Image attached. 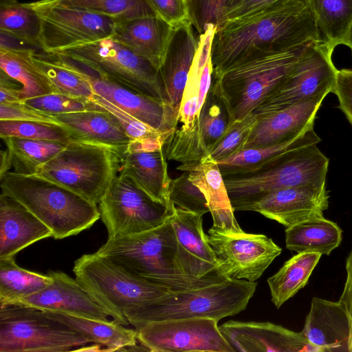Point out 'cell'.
I'll return each mask as SVG.
<instances>
[{
  "instance_id": "6da1fadb",
  "label": "cell",
  "mask_w": 352,
  "mask_h": 352,
  "mask_svg": "<svg viewBox=\"0 0 352 352\" xmlns=\"http://www.w3.org/2000/svg\"><path fill=\"white\" fill-rule=\"evenodd\" d=\"M322 41L311 5L271 9L217 28L212 43L213 78L253 56Z\"/></svg>"
},
{
  "instance_id": "7a4b0ae2",
  "label": "cell",
  "mask_w": 352,
  "mask_h": 352,
  "mask_svg": "<svg viewBox=\"0 0 352 352\" xmlns=\"http://www.w3.org/2000/svg\"><path fill=\"white\" fill-rule=\"evenodd\" d=\"M172 215L150 230L107 239L96 252L134 275L173 292L199 288L228 278L218 271L201 278L186 276L179 271Z\"/></svg>"
},
{
  "instance_id": "3957f363",
  "label": "cell",
  "mask_w": 352,
  "mask_h": 352,
  "mask_svg": "<svg viewBox=\"0 0 352 352\" xmlns=\"http://www.w3.org/2000/svg\"><path fill=\"white\" fill-rule=\"evenodd\" d=\"M1 192L12 197L62 239L91 228L100 218L98 205L70 190L36 174L6 173Z\"/></svg>"
},
{
  "instance_id": "277c9868",
  "label": "cell",
  "mask_w": 352,
  "mask_h": 352,
  "mask_svg": "<svg viewBox=\"0 0 352 352\" xmlns=\"http://www.w3.org/2000/svg\"><path fill=\"white\" fill-rule=\"evenodd\" d=\"M257 283L228 278L204 287L170 291L125 312L135 327L149 322L186 318H212L218 322L245 310Z\"/></svg>"
},
{
  "instance_id": "5b68a950",
  "label": "cell",
  "mask_w": 352,
  "mask_h": 352,
  "mask_svg": "<svg viewBox=\"0 0 352 352\" xmlns=\"http://www.w3.org/2000/svg\"><path fill=\"white\" fill-rule=\"evenodd\" d=\"M75 278L109 311L112 320L129 324L125 312L159 298L169 289L138 277L96 252L74 262Z\"/></svg>"
},
{
  "instance_id": "8992f818",
  "label": "cell",
  "mask_w": 352,
  "mask_h": 352,
  "mask_svg": "<svg viewBox=\"0 0 352 352\" xmlns=\"http://www.w3.org/2000/svg\"><path fill=\"white\" fill-rule=\"evenodd\" d=\"M121 155L107 146L70 141L36 175L98 205L120 170Z\"/></svg>"
},
{
  "instance_id": "52a82bcc",
  "label": "cell",
  "mask_w": 352,
  "mask_h": 352,
  "mask_svg": "<svg viewBox=\"0 0 352 352\" xmlns=\"http://www.w3.org/2000/svg\"><path fill=\"white\" fill-rule=\"evenodd\" d=\"M308 44L293 50L253 56L214 78L227 101L232 122L253 112L285 78Z\"/></svg>"
},
{
  "instance_id": "ba28073f",
  "label": "cell",
  "mask_w": 352,
  "mask_h": 352,
  "mask_svg": "<svg viewBox=\"0 0 352 352\" xmlns=\"http://www.w3.org/2000/svg\"><path fill=\"white\" fill-rule=\"evenodd\" d=\"M329 159L317 144L293 149L261 171L223 177L234 211L250 201L282 188L326 182Z\"/></svg>"
},
{
  "instance_id": "9c48e42d",
  "label": "cell",
  "mask_w": 352,
  "mask_h": 352,
  "mask_svg": "<svg viewBox=\"0 0 352 352\" xmlns=\"http://www.w3.org/2000/svg\"><path fill=\"white\" fill-rule=\"evenodd\" d=\"M92 342L44 311L0 307V352H66Z\"/></svg>"
},
{
  "instance_id": "30bf717a",
  "label": "cell",
  "mask_w": 352,
  "mask_h": 352,
  "mask_svg": "<svg viewBox=\"0 0 352 352\" xmlns=\"http://www.w3.org/2000/svg\"><path fill=\"white\" fill-rule=\"evenodd\" d=\"M52 53L67 56L101 76L165 102L158 70L111 36Z\"/></svg>"
},
{
  "instance_id": "8fae6325",
  "label": "cell",
  "mask_w": 352,
  "mask_h": 352,
  "mask_svg": "<svg viewBox=\"0 0 352 352\" xmlns=\"http://www.w3.org/2000/svg\"><path fill=\"white\" fill-rule=\"evenodd\" d=\"M100 219L108 239L144 232L158 227L173 214L175 206L157 201L121 171L99 203Z\"/></svg>"
},
{
  "instance_id": "7c38bea8",
  "label": "cell",
  "mask_w": 352,
  "mask_h": 352,
  "mask_svg": "<svg viewBox=\"0 0 352 352\" xmlns=\"http://www.w3.org/2000/svg\"><path fill=\"white\" fill-rule=\"evenodd\" d=\"M334 47L322 41L309 43L285 78L253 113L263 117L320 96L333 92L338 69L332 61Z\"/></svg>"
},
{
  "instance_id": "4fadbf2b",
  "label": "cell",
  "mask_w": 352,
  "mask_h": 352,
  "mask_svg": "<svg viewBox=\"0 0 352 352\" xmlns=\"http://www.w3.org/2000/svg\"><path fill=\"white\" fill-rule=\"evenodd\" d=\"M207 238L219 261L218 272L226 278L256 282L282 251L265 234L230 232L214 226Z\"/></svg>"
},
{
  "instance_id": "5bb4252c",
  "label": "cell",
  "mask_w": 352,
  "mask_h": 352,
  "mask_svg": "<svg viewBox=\"0 0 352 352\" xmlns=\"http://www.w3.org/2000/svg\"><path fill=\"white\" fill-rule=\"evenodd\" d=\"M141 345L153 352H234L212 318L149 322L134 327Z\"/></svg>"
},
{
  "instance_id": "9a60e30c",
  "label": "cell",
  "mask_w": 352,
  "mask_h": 352,
  "mask_svg": "<svg viewBox=\"0 0 352 352\" xmlns=\"http://www.w3.org/2000/svg\"><path fill=\"white\" fill-rule=\"evenodd\" d=\"M33 10L40 21V48L46 53L110 37L116 23L102 15L62 6Z\"/></svg>"
},
{
  "instance_id": "2e32d148",
  "label": "cell",
  "mask_w": 352,
  "mask_h": 352,
  "mask_svg": "<svg viewBox=\"0 0 352 352\" xmlns=\"http://www.w3.org/2000/svg\"><path fill=\"white\" fill-rule=\"evenodd\" d=\"M59 55L89 82L94 94L163 133L170 135L177 127L178 114L165 102L131 89L79 62Z\"/></svg>"
},
{
  "instance_id": "e0dca14e",
  "label": "cell",
  "mask_w": 352,
  "mask_h": 352,
  "mask_svg": "<svg viewBox=\"0 0 352 352\" xmlns=\"http://www.w3.org/2000/svg\"><path fill=\"white\" fill-rule=\"evenodd\" d=\"M326 182L279 189L240 206L236 211H254L285 228L314 217H324L329 206Z\"/></svg>"
},
{
  "instance_id": "ac0fdd59",
  "label": "cell",
  "mask_w": 352,
  "mask_h": 352,
  "mask_svg": "<svg viewBox=\"0 0 352 352\" xmlns=\"http://www.w3.org/2000/svg\"><path fill=\"white\" fill-rule=\"evenodd\" d=\"M47 274L53 279L50 285L10 305L31 307L103 322L111 320L106 308L76 278L60 271H50Z\"/></svg>"
},
{
  "instance_id": "d6986e66",
  "label": "cell",
  "mask_w": 352,
  "mask_h": 352,
  "mask_svg": "<svg viewBox=\"0 0 352 352\" xmlns=\"http://www.w3.org/2000/svg\"><path fill=\"white\" fill-rule=\"evenodd\" d=\"M219 327L234 351L319 352L302 332L269 322L230 320Z\"/></svg>"
},
{
  "instance_id": "ffe728a7",
  "label": "cell",
  "mask_w": 352,
  "mask_h": 352,
  "mask_svg": "<svg viewBox=\"0 0 352 352\" xmlns=\"http://www.w3.org/2000/svg\"><path fill=\"white\" fill-rule=\"evenodd\" d=\"M166 140L131 141L121 155L120 171L129 176L141 189L157 201L170 206L168 173L164 152Z\"/></svg>"
},
{
  "instance_id": "44dd1931",
  "label": "cell",
  "mask_w": 352,
  "mask_h": 352,
  "mask_svg": "<svg viewBox=\"0 0 352 352\" xmlns=\"http://www.w3.org/2000/svg\"><path fill=\"white\" fill-rule=\"evenodd\" d=\"M171 223L176 237V262L179 271L195 278L218 271L219 261L204 231L202 215L175 206Z\"/></svg>"
},
{
  "instance_id": "7402d4cb",
  "label": "cell",
  "mask_w": 352,
  "mask_h": 352,
  "mask_svg": "<svg viewBox=\"0 0 352 352\" xmlns=\"http://www.w3.org/2000/svg\"><path fill=\"white\" fill-rule=\"evenodd\" d=\"M194 27L190 21L173 27L159 76L163 98L179 116V107L198 46Z\"/></svg>"
},
{
  "instance_id": "603a6c76",
  "label": "cell",
  "mask_w": 352,
  "mask_h": 352,
  "mask_svg": "<svg viewBox=\"0 0 352 352\" xmlns=\"http://www.w3.org/2000/svg\"><path fill=\"white\" fill-rule=\"evenodd\" d=\"M325 97L320 96L258 117L245 149L272 145L297 137L314 125L316 113Z\"/></svg>"
},
{
  "instance_id": "cb8c5ba5",
  "label": "cell",
  "mask_w": 352,
  "mask_h": 352,
  "mask_svg": "<svg viewBox=\"0 0 352 352\" xmlns=\"http://www.w3.org/2000/svg\"><path fill=\"white\" fill-rule=\"evenodd\" d=\"M301 332L319 352L349 351V317L339 301L313 298Z\"/></svg>"
},
{
  "instance_id": "d4e9b609",
  "label": "cell",
  "mask_w": 352,
  "mask_h": 352,
  "mask_svg": "<svg viewBox=\"0 0 352 352\" xmlns=\"http://www.w3.org/2000/svg\"><path fill=\"white\" fill-rule=\"evenodd\" d=\"M172 30L173 27L159 16H148L116 23L111 38L159 71Z\"/></svg>"
},
{
  "instance_id": "484cf974",
  "label": "cell",
  "mask_w": 352,
  "mask_h": 352,
  "mask_svg": "<svg viewBox=\"0 0 352 352\" xmlns=\"http://www.w3.org/2000/svg\"><path fill=\"white\" fill-rule=\"evenodd\" d=\"M52 237L50 229L19 201L0 195V258L14 256L41 239Z\"/></svg>"
},
{
  "instance_id": "4316f807",
  "label": "cell",
  "mask_w": 352,
  "mask_h": 352,
  "mask_svg": "<svg viewBox=\"0 0 352 352\" xmlns=\"http://www.w3.org/2000/svg\"><path fill=\"white\" fill-rule=\"evenodd\" d=\"M217 27L210 26L199 34L198 46L184 88L178 116L179 127L192 130L199 118L201 109L213 79L212 43Z\"/></svg>"
},
{
  "instance_id": "83f0119b",
  "label": "cell",
  "mask_w": 352,
  "mask_h": 352,
  "mask_svg": "<svg viewBox=\"0 0 352 352\" xmlns=\"http://www.w3.org/2000/svg\"><path fill=\"white\" fill-rule=\"evenodd\" d=\"M53 116L70 131L72 141L107 146L120 155L131 142L116 118L101 107L98 110Z\"/></svg>"
},
{
  "instance_id": "f1b7e54d",
  "label": "cell",
  "mask_w": 352,
  "mask_h": 352,
  "mask_svg": "<svg viewBox=\"0 0 352 352\" xmlns=\"http://www.w3.org/2000/svg\"><path fill=\"white\" fill-rule=\"evenodd\" d=\"M177 169L188 173L190 180L204 195L215 227L230 232L243 231L234 216L223 177L217 162L210 155L192 164H181Z\"/></svg>"
},
{
  "instance_id": "f546056e",
  "label": "cell",
  "mask_w": 352,
  "mask_h": 352,
  "mask_svg": "<svg viewBox=\"0 0 352 352\" xmlns=\"http://www.w3.org/2000/svg\"><path fill=\"white\" fill-rule=\"evenodd\" d=\"M314 126L311 125L297 137L287 141L245 148L229 158L217 162L223 177L261 171L293 149L317 144L320 142V138L315 132Z\"/></svg>"
},
{
  "instance_id": "4dcf8cb0",
  "label": "cell",
  "mask_w": 352,
  "mask_h": 352,
  "mask_svg": "<svg viewBox=\"0 0 352 352\" xmlns=\"http://www.w3.org/2000/svg\"><path fill=\"white\" fill-rule=\"evenodd\" d=\"M285 245L290 251L329 255L342 240L339 226L324 217H314L285 229Z\"/></svg>"
},
{
  "instance_id": "1f68e13d",
  "label": "cell",
  "mask_w": 352,
  "mask_h": 352,
  "mask_svg": "<svg viewBox=\"0 0 352 352\" xmlns=\"http://www.w3.org/2000/svg\"><path fill=\"white\" fill-rule=\"evenodd\" d=\"M36 49H0V69L17 80L22 88L20 100L53 93H60L47 75L35 63Z\"/></svg>"
},
{
  "instance_id": "d6a6232c",
  "label": "cell",
  "mask_w": 352,
  "mask_h": 352,
  "mask_svg": "<svg viewBox=\"0 0 352 352\" xmlns=\"http://www.w3.org/2000/svg\"><path fill=\"white\" fill-rule=\"evenodd\" d=\"M45 312L92 342L104 346L107 351H122L126 348L132 350L137 346V331L113 320L103 322L63 313Z\"/></svg>"
},
{
  "instance_id": "836d02e7",
  "label": "cell",
  "mask_w": 352,
  "mask_h": 352,
  "mask_svg": "<svg viewBox=\"0 0 352 352\" xmlns=\"http://www.w3.org/2000/svg\"><path fill=\"white\" fill-rule=\"evenodd\" d=\"M321 256L316 252L297 253L267 278L271 300L276 308H280L307 285Z\"/></svg>"
},
{
  "instance_id": "e575fe53",
  "label": "cell",
  "mask_w": 352,
  "mask_h": 352,
  "mask_svg": "<svg viewBox=\"0 0 352 352\" xmlns=\"http://www.w3.org/2000/svg\"><path fill=\"white\" fill-rule=\"evenodd\" d=\"M33 9L62 6L109 17L121 22L157 16L149 0H36L27 3Z\"/></svg>"
},
{
  "instance_id": "d590c367",
  "label": "cell",
  "mask_w": 352,
  "mask_h": 352,
  "mask_svg": "<svg viewBox=\"0 0 352 352\" xmlns=\"http://www.w3.org/2000/svg\"><path fill=\"white\" fill-rule=\"evenodd\" d=\"M52 278L19 267L14 256L0 258V307L36 294L52 283Z\"/></svg>"
},
{
  "instance_id": "8d00e7d4",
  "label": "cell",
  "mask_w": 352,
  "mask_h": 352,
  "mask_svg": "<svg viewBox=\"0 0 352 352\" xmlns=\"http://www.w3.org/2000/svg\"><path fill=\"white\" fill-rule=\"evenodd\" d=\"M9 152L14 172L35 174L38 168L52 160L67 143L17 137L1 138Z\"/></svg>"
},
{
  "instance_id": "74e56055",
  "label": "cell",
  "mask_w": 352,
  "mask_h": 352,
  "mask_svg": "<svg viewBox=\"0 0 352 352\" xmlns=\"http://www.w3.org/2000/svg\"><path fill=\"white\" fill-rule=\"evenodd\" d=\"M321 41L342 45L352 24V0H310Z\"/></svg>"
},
{
  "instance_id": "f35d334b",
  "label": "cell",
  "mask_w": 352,
  "mask_h": 352,
  "mask_svg": "<svg viewBox=\"0 0 352 352\" xmlns=\"http://www.w3.org/2000/svg\"><path fill=\"white\" fill-rule=\"evenodd\" d=\"M33 58L60 93L89 100L93 98L94 92L89 82L60 56L36 51Z\"/></svg>"
},
{
  "instance_id": "ab89813d",
  "label": "cell",
  "mask_w": 352,
  "mask_h": 352,
  "mask_svg": "<svg viewBox=\"0 0 352 352\" xmlns=\"http://www.w3.org/2000/svg\"><path fill=\"white\" fill-rule=\"evenodd\" d=\"M199 122L203 140L209 154L232 122L227 101L214 78L201 109Z\"/></svg>"
},
{
  "instance_id": "60d3db41",
  "label": "cell",
  "mask_w": 352,
  "mask_h": 352,
  "mask_svg": "<svg viewBox=\"0 0 352 352\" xmlns=\"http://www.w3.org/2000/svg\"><path fill=\"white\" fill-rule=\"evenodd\" d=\"M0 32L16 37L41 50L39 17L27 3L0 6Z\"/></svg>"
},
{
  "instance_id": "b9f144b4",
  "label": "cell",
  "mask_w": 352,
  "mask_h": 352,
  "mask_svg": "<svg viewBox=\"0 0 352 352\" xmlns=\"http://www.w3.org/2000/svg\"><path fill=\"white\" fill-rule=\"evenodd\" d=\"M0 137H17L68 143L70 131L59 124L21 120H0Z\"/></svg>"
},
{
  "instance_id": "7bdbcfd3",
  "label": "cell",
  "mask_w": 352,
  "mask_h": 352,
  "mask_svg": "<svg viewBox=\"0 0 352 352\" xmlns=\"http://www.w3.org/2000/svg\"><path fill=\"white\" fill-rule=\"evenodd\" d=\"M258 119V115L252 112L233 121L208 155L219 162L241 152Z\"/></svg>"
},
{
  "instance_id": "ee69618b",
  "label": "cell",
  "mask_w": 352,
  "mask_h": 352,
  "mask_svg": "<svg viewBox=\"0 0 352 352\" xmlns=\"http://www.w3.org/2000/svg\"><path fill=\"white\" fill-rule=\"evenodd\" d=\"M183 172L177 178L171 179L170 201L177 208L203 216L210 212L207 200L200 189L190 180L188 173Z\"/></svg>"
},
{
  "instance_id": "f6af8a7d",
  "label": "cell",
  "mask_w": 352,
  "mask_h": 352,
  "mask_svg": "<svg viewBox=\"0 0 352 352\" xmlns=\"http://www.w3.org/2000/svg\"><path fill=\"white\" fill-rule=\"evenodd\" d=\"M25 104L51 115L98 110L100 109L91 100L75 97L61 93H53L23 100Z\"/></svg>"
},
{
  "instance_id": "bcb514c9",
  "label": "cell",
  "mask_w": 352,
  "mask_h": 352,
  "mask_svg": "<svg viewBox=\"0 0 352 352\" xmlns=\"http://www.w3.org/2000/svg\"><path fill=\"white\" fill-rule=\"evenodd\" d=\"M91 100L116 118L131 141L147 142L158 139L166 140L170 135L138 120L98 95L94 94Z\"/></svg>"
},
{
  "instance_id": "7dc6e473",
  "label": "cell",
  "mask_w": 352,
  "mask_h": 352,
  "mask_svg": "<svg viewBox=\"0 0 352 352\" xmlns=\"http://www.w3.org/2000/svg\"><path fill=\"white\" fill-rule=\"evenodd\" d=\"M310 5V0H241L224 12L218 28L271 9L304 8Z\"/></svg>"
},
{
  "instance_id": "c3c4849f",
  "label": "cell",
  "mask_w": 352,
  "mask_h": 352,
  "mask_svg": "<svg viewBox=\"0 0 352 352\" xmlns=\"http://www.w3.org/2000/svg\"><path fill=\"white\" fill-rule=\"evenodd\" d=\"M189 20L198 34L211 25L221 24L224 13V0H186Z\"/></svg>"
},
{
  "instance_id": "681fc988",
  "label": "cell",
  "mask_w": 352,
  "mask_h": 352,
  "mask_svg": "<svg viewBox=\"0 0 352 352\" xmlns=\"http://www.w3.org/2000/svg\"><path fill=\"white\" fill-rule=\"evenodd\" d=\"M0 120L35 121L59 124L53 115L32 107L23 101L0 103Z\"/></svg>"
},
{
  "instance_id": "f907efd6",
  "label": "cell",
  "mask_w": 352,
  "mask_h": 352,
  "mask_svg": "<svg viewBox=\"0 0 352 352\" xmlns=\"http://www.w3.org/2000/svg\"><path fill=\"white\" fill-rule=\"evenodd\" d=\"M156 15L175 27L190 21L186 0H149Z\"/></svg>"
},
{
  "instance_id": "816d5d0a",
  "label": "cell",
  "mask_w": 352,
  "mask_h": 352,
  "mask_svg": "<svg viewBox=\"0 0 352 352\" xmlns=\"http://www.w3.org/2000/svg\"><path fill=\"white\" fill-rule=\"evenodd\" d=\"M333 93L338 97L340 109L352 125V69L338 70Z\"/></svg>"
},
{
  "instance_id": "f5cc1de1",
  "label": "cell",
  "mask_w": 352,
  "mask_h": 352,
  "mask_svg": "<svg viewBox=\"0 0 352 352\" xmlns=\"http://www.w3.org/2000/svg\"><path fill=\"white\" fill-rule=\"evenodd\" d=\"M346 278L343 292L339 299L349 317L350 336L349 341V352H352V250L346 261Z\"/></svg>"
},
{
  "instance_id": "db71d44e",
  "label": "cell",
  "mask_w": 352,
  "mask_h": 352,
  "mask_svg": "<svg viewBox=\"0 0 352 352\" xmlns=\"http://www.w3.org/2000/svg\"><path fill=\"white\" fill-rule=\"evenodd\" d=\"M22 85L0 69V103L14 102L20 100Z\"/></svg>"
},
{
  "instance_id": "11a10c76",
  "label": "cell",
  "mask_w": 352,
  "mask_h": 352,
  "mask_svg": "<svg viewBox=\"0 0 352 352\" xmlns=\"http://www.w3.org/2000/svg\"><path fill=\"white\" fill-rule=\"evenodd\" d=\"M0 178L12 168L10 156L8 149L1 151Z\"/></svg>"
},
{
  "instance_id": "9f6ffc18",
  "label": "cell",
  "mask_w": 352,
  "mask_h": 352,
  "mask_svg": "<svg viewBox=\"0 0 352 352\" xmlns=\"http://www.w3.org/2000/svg\"><path fill=\"white\" fill-rule=\"evenodd\" d=\"M342 45L349 47L352 52V24L351 25L350 28L344 39Z\"/></svg>"
},
{
  "instance_id": "6f0895ef",
  "label": "cell",
  "mask_w": 352,
  "mask_h": 352,
  "mask_svg": "<svg viewBox=\"0 0 352 352\" xmlns=\"http://www.w3.org/2000/svg\"><path fill=\"white\" fill-rule=\"evenodd\" d=\"M241 0H224V12L236 5ZM224 14V13H223ZM218 28V27H217Z\"/></svg>"
},
{
  "instance_id": "680465c9",
  "label": "cell",
  "mask_w": 352,
  "mask_h": 352,
  "mask_svg": "<svg viewBox=\"0 0 352 352\" xmlns=\"http://www.w3.org/2000/svg\"><path fill=\"white\" fill-rule=\"evenodd\" d=\"M19 2L18 0H0V6L8 5Z\"/></svg>"
}]
</instances>
